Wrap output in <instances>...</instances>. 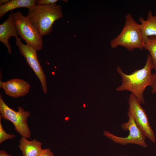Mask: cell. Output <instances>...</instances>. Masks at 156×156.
I'll return each instance as SVG.
<instances>
[{
  "instance_id": "11",
  "label": "cell",
  "mask_w": 156,
  "mask_h": 156,
  "mask_svg": "<svg viewBox=\"0 0 156 156\" xmlns=\"http://www.w3.org/2000/svg\"><path fill=\"white\" fill-rule=\"evenodd\" d=\"M139 21L140 23V25L144 43L149 37H156V11L155 15H153L151 11L149 10L147 19L145 20L140 17Z\"/></svg>"
},
{
  "instance_id": "7",
  "label": "cell",
  "mask_w": 156,
  "mask_h": 156,
  "mask_svg": "<svg viewBox=\"0 0 156 156\" xmlns=\"http://www.w3.org/2000/svg\"><path fill=\"white\" fill-rule=\"evenodd\" d=\"M128 102V113L132 116L138 127L145 137L153 143H155L156 138L155 133L150 125L147 115L141 107L140 103L132 94L129 96Z\"/></svg>"
},
{
  "instance_id": "18",
  "label": "cell",
  "mask_w": 156,
  "mask_h": 156,
  "mask_svg": "<svg viewBox=\"0 0 156 156\" xmlns=\"http://www.w3.org/2000/svg\"><path fill=\"white\" fill-rule=\"evenodd\" d=\"M153 81L152 84L151 86L152 88V92L153 94L156 93V71L153 74Z\"/></svg>"
},
{
  "instance_id": "1",
  "label": "cell",
  "mask_w": 156,
  "mask_h": 156,
  "mask_svg": "<svg viewBox=\"0 0 156 156\" xmlns=\"http://www.w3.org/2000/svg\"><path fill=\"white\" fill-rule=\"evenodd\" d=\"M153 68V63L150 54L148 55L145 65L142 68L137 70L131 74H127L118 66L116 69L121 77L122 83L116 88L118 91L127 90L131 92L141 104H144V92L146 88L151 86L153 81L151 72Z\"/></svg>"
},
{
  "instance_id": "12",
  "label": "cell",
  "mask_w": 156,
  "mask_h": 156,
  "mask_svg": "<svg viewBox=\"0 0 156 156\" xmlns=\"http://www.w3.org/2000/svg\"><path fill=\"white\" fill-rule=\"evenodd\" d=\"M42 144L36 139L30 141L22 137L18 147L22 151L23 156H38L42 150Z\"/></svg>"
},
{
  "instance_id": "3",
  "label": "cell",
  "mask_w": 156,
  "mask_h": 156,
  "mask_svg": "<svg viewBox=\"0 0 156 156\" xmlns=\"http://www.w3.org/2000/svg\"><path fill=\"white\" fill-rule=\"evenodd\" d=\"M125 20L120 33L111 41V47L114 48L122 46L130 51L135 49L143 50L144 42L140 24L135 21L130 13L126 15Z\"/></svg>"
},
{
  "instance_id": "14",
  "label": "cell",
  "mask_w": 156,
  "mask_h": 156,
  "mask_svg": "<svg viewBox=\"0 0 156 156\" xmlns=\"http://www.w3.org/2000/svg\"><path fill=\"white\" fill-rule=\"evenodd\" d=\"M144 49L149 52L153 63V68L156 71V37H149L144 43Z\"/></svg>"
},
{
  "instance_id": "15",
  "label": "cell",
  "mask_w": 156,
  "mask_h": 156,
  "mask_svg": "<svg viewBox=\"0 0 156 156\" xmlns=\"http://www.w3.org/2000/svg\"><path fill=\"white\" fill-rule=\"evenodd\" d=\"M2 117L0 115V144L5 141L14 138L15 137L14 134H10L6 133L4 129L1 122Z\"/></svg>"
},
{
  "instance_id": "21",
  "label": "cell",
  "mask_w": 156,
  "mask_h": 156,
  "mask_svg": "<svg viewBox=\"0 0 156 156\" xmlns=\"http://www.w3.org/2000/svg\"><path fill=\"white\" fill-rule=\"evenodd\" d=\"M117 156H128L126 155H118Z\"/></svg>"
},
{
  "instance_id": "2",
  "label": "cell",
  "mask_w": 156,
  "mask_h": 156,
  "mask_svg": "<svg viewBox=\"0 0 156 156\" xmlns=\"http://www.w3.org/2000/svg\"><path fill=\"white\" fill-rule=\"evenodd\" d=\"M37 28L42 36L52 31L53 23L62 18V7L55 3L49 5H36L28 9L26 16Z\"/></svg>"
},
{
  "instance_id": "20",
  "label": "cell",
  "mask_w": 156,
  "mask_h": 156,
  "mask_svg": "<svg viewBox=\"0 0 156 156\" xmlns=\"http://www.w3.org/2000/svg\"><path fill=\"white\" fill-rule=\"evenodd\" d=\"M10 0H0V5H2L6 3Z\"/></svg>"
},
{
  "instance_id": "19",
  "label": "cell",
  "mask_w": 156,
  "mask_h": 156,
  "mask_svg": "<svg viewBox=\"0 0 156 156\" xmlns=\"http://www.w3.org/2000/svg\"><path fill=\"white\" fill-rule=\"evenodd\" d=\"M0 156H13L8 153L6 151L3 150L0 151Z\"/></svg>"
},
{
  "instance_id": "17",
  "label": "cell",
  "mask_w": 156,
  "mask_h": 156,
  "mask_svg": "<svg viewBox=\"0 0 156 156\" xmlns=\"http://www.w3.org/2000/svg\"><path fill=\"white\" fill-rule=\"evenodd\" d=\"M38 156H54V154L50 148H47L42 149Z\"/></svg>"
},
{
  "instance_id": "10",
  "label": "cell",
  "mask_w": 156,
  "mask_h": 156,
  "mask_svg": "<svg viewBox=\"0 0 156 156\" xmlns=\"http://www.w3.org/2000/svg\"><path fill=\"white\" fill-rule=\"evenodd\" d=\"M13 14L11 11L7 19L0 25V41L4 44L10 54L12 51L9 39L12 36L16 39H20L14 22Z\"/></svg>"
},
{
  "instance_id": "5",
  "label": "cell",
  "mask_w": 156,
  "mask_h": 156,
  "mask_svg": "<svg viewBox=\"0 0 156 156\" xmlns=\"http://www.w3.org/2000/svg\"><path fill=\"white\" fill-rule=\"evenodd\" d=\"M16 111L9 107L5 103L2 95H0V113L2 118L10 121L13 124L15 130L23 137L29 138L31 133L27 122L30 114L20 106Z\"/></svg>"
},
{
  "instance_id": "4",
  "label": "cell",
  "mask_w": 156,
  "mask_h": 156,
  "mask_svg": "<svg viewBox=\"0 0 156 156\" xmlns=\"http://www.w3.org/2000/svg\"><path fill=\"white\" fill-rule=\"evenodd\" d=\"M13 18L21 38L37 51L41 50L43 46L42 36L30 20L20 11L13 13Z\"/></svg>"
},
{
  "instance_id": "6",
  "label": "cell",
  "mask_w": 156,
  "mask_h": 156,
  "mask_svg": "<svg viewBox=\"0 0 156 156\" xmlns=\"http://www.w3.org/2000/svg\"><path fill=\"white\" fill-rule=\"evenodd\" d=\"M127 115L129 117L128 121L122 124L121 127L125 131H129L128 135L125 137H119L107 131H104V135L114 142L121 145L130 144L146 148L147 145L145 141V136L138 127L131 115L128 113Z\"/></svg>"
},
{
  "instance_id": "13",
  "label": "cell",
  "mask_w": 156,
  "mask_h": 156,
  "mask_svg": "<svg viewBox=\"0 0 156 156\" xmlns=\"http://www.w3.org/2000/svg\"><path fill=\"white\" fill-rule=\"evenodd\" d=\"M36 5L35 0H10L5 4L0 6V18L10 11L21 8L30 9Z\"/></svg>"
},
{
  "instance_id": "8",
  "label": "cell",
  "mask_w": 156,
  "mask_h": 156,
  "mask_svg": "<svg viewBox=\"0 0 156 156\" xmlns=\"http://www.w3.org/2000/svg\"><path fill=\"white\" fill-rule=\"evenodd\" d=\"M16 44L20 53L39 79L42 91L46 94L47 89L46 77L38 60L37 51L30 45L24 44L20 39H16Z\"/></svg>"
},
{
  "instance_id": "16",
  "label": "cell",
  "mask_w": 156,
  "mask_h": 156,
  "mask_svg": "<svg viewBox=\"0 0 156 156\" xmlns=\"http://www.w3.org/2000/svg\"><path fill=\"white\" fill-rule=\"evenodd\" d=\"M57 0H36V5H49L55 3Z\"/></svg>"
},
{
  "instance_id": "9",
  "label": "cell",
  "mask_w": 156,
  "mask_h": 156,
  "mask_svg": "<svg viewBox=\"0 0 156 156\" xmlns=\"http://www.w3.org/2000/svg\"><path fill=\"white\" fill-rule=\"evenodd\" d=\"M0 88L8 96L16 98L25 96L29 91L30 86L22 79L15 78L6 82L0 80Z\"/></svg>"
}]
</instances>
